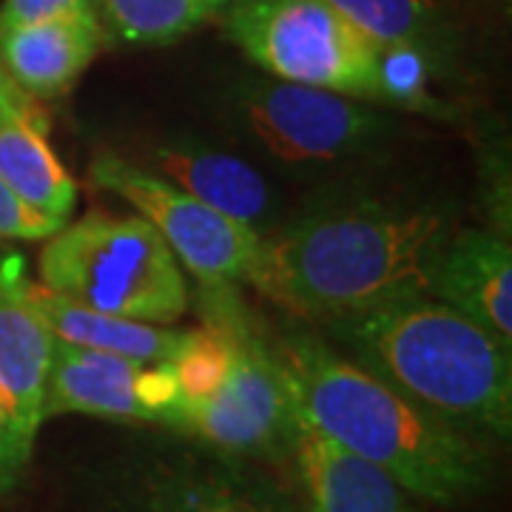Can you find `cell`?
Masks as SVG:
<instances>
[{"instance_id":"obj_1","label":"cell","mask_w":512,"mask_h":512,"mask_svg":"<svg viewBox=\"0 0 512 512\" xmlns=\"http://www.w3.org/2000/svg\"><path fill=\"white\" fill-rule=\"evenodd\" d=\"M447 234L433 208L365 202L322 211L262 237L245 282L296 316L336 325L430 296Z\"/></svg>"},{"instance_id":"obj_2","label":"cell","mask_w":512,"mask_h":512,"mask_svg":"<svg viewBox=\"0 0 512 512\" xmlns=\"http://www.w3.org/2000/svg\"><path fill=\"white\" fill-rule=\"evenodd\" d=\"M293 407L319 433L396 478L416 501L456 507L490 487L484 441L461 433L382 376L313 336L274 350Z\"/></svg>"},{"instance_id":"obj_3","label":"cell","mask_w":512,"mask_h":512,"mask_svg":"<svg viewBox=\"0 0 512 512\" xmlns=\"http://www.w3.org/2000/svg\"><path fill=\"white\" fill-rule=\"evenodd\" d=\"M359 362L478 441L512 433V348L433 296L330 325Z\"/></svg>"},{"instance_id":"obj_4","label":"cell","mask_w":512,"mask_h":512,"mask_svg":"<svg viewBox=\"0 0 512 512\" xmlns=\"http://www.w3.org/2000/svg\"><path fill=\"white\" fill-rule=\"evenodd\" d=\"M37 274L57 296L120 319L174 325L188 311L183 265L140 214L66 222L46 239Z\"/></svg>"},{"instance_id":"obj_5","label":"cell","mask_w":512,"mask_h":512,"mask_svg":"<svg viewBox=\"0 0 512 512\" xmlns=\"http://www.w3.org/2000/svg\"><path fill=\"white\" fill-rule=\"evenodd\" d=\"M222 23L276 80L387 103L382 49L325 0H234Z\"/></svg>"},{"instance_id":"obj_6","label":"cell","mask_w":512,"mask_h":512,"mask_svg":"<svg viewBox=\"0 0 512 512\" xmlns=\"http://www.w3.org/2000/svg\"><path fill=\"white\" fill-rule=\"evenodd\" d=\"M237 305L234 299L228 311L225 296L211 302L208 328L228 348L220 390L208 399H177L163 424L228 456H288L296 421L291 390L276 353L239 316Z\"/></svg>"},{"instance_id":"obj_7","label":"cell","mask_w":512,"mask_h":512,"mask_svg":"<svg viewBox=\"0 0 512 512\" xmlns=\"http://www.w3.org/2000/svg\"><path fill=\"white\" fill-rule=\"evenodd\" d=\"M89 180L106 194L126 200L165 239L171 254L202 285L245 282L262 234L208 208L165 177L137 168L117 154H100L89 165Z\"/></svg>"},{"instance_id":"obj_8","label":"cell","mask_w":512,"mask_h":512,"mask_svg":"<svg viewBox=\"0 0 512 512\" xmlns=\"http://www.w3.org/2000/svg\"><path fill=\"white\" fill-rule=\"evenodd\" d=\"M245 126L285 163H328L373 143L387 117L348 94L268 80L242 94Z\"/></svg>"},{"instance_id":"obj_9","label":"cell","mask_w":512,"mask_h":512,"mask_svg":"<svg viewBox=\"0 0 512 512\" xmlns=\"http://www.w3.org/2000/svg\"><path fill=\"white\" fill-rule=\"evenodd\" d=\"M18 262L0 265V495L18 487L46 424L55 336L20 291Z\"/></svg>"},{"instance_id":"obj_10","label":"cell","mask_w":512,"mask_h":512,"mask_svg":"<svg viewBox=\"0 0 512 512\" xmlns=\"http://www.w3.org/2000/svg\"><path fill=\"white\" fill-rule=\"evenodd\" d=\"M180 396L171 362H137L55 339L46 421L66 413L120 421H157Z\"/></svg>"},{"instance_id":"obj_11","label":"cell","mask_w":512,"mask_h":512,"mask_svg":"<svg viewBox=\"0 0 512 512\" xmlns=\"http://www.w3.org/2000/svg\"><path fill=\"white\" fill-rule=\"evenodd\" d=\"M288 456L302 512H416V498L376 464L345 450L296 413Z\"/></svg>"},{"instance_id":"obj_12","label":"cell","mask_w":512,"mask_h":512,"mask_svg":"<svg viewBox=\"0 0 512 512\" xmlns=\"http://www.w3.org/2000/svg\"><path fill=\"white\" fill-rule=\"evenodd\" d=\"M430 296L512 345V245L498 231L447 234L430 271Z\"/></svg>"},{"instance_id":"obj_13","label":"cell","mask_w":512,"mask_h":512,"mask_svg":"<svg viewBox=\"0 0 512 512\" xmlns=\"http://www.w3.org/2000/svg\"><path fill=\"white\" fill-rule=\"evenodd\" d=\"M106 32L97 9L0 32V60L35 100L63 94L100 55Z\"/></svg>"},{"instance_id":"obj_14","label":"cell","mask_w":512,"mask_h":512,"mask_svg":"<svg viewBox=\"0 0 512 512\" xmlns=\"http://www.w3.org/2000/svg\"><path fill=\"white\" fill-rule=\"evenodd\" d=\"M20 291L29 308L40 316V322L52 330L57 342L126 356L148 365L174 362L194 345L200 333V330H174L168 325H148V322L120 319V316L83 308L43 288L40 282H32L26 274L20 276Z\"/></svg>"},{"instance_id":"obj_15","label":"cell","mask_w":512,"mask_h":512,"mask_svg":"<svg viewBox=\"0 0 512 512\" xmlns=\"http://www.w3.org/2000/svg\"><path fill=\"white\" fill-rule=\"evenodd\" d=\"M140 512H302L268 481L197 461L160 464L143 481Z\"/></svg>"},{"instance_id":"obj_16","label":"cell","mask_w":512,"mask_h":512,"mask_svg":"<svg viewBox=\"0 0 512 512\" xmlns=\"http://www.w3.org/2000/svg\"><path fill=\"white\" fill-rule=\"evenodd\" d=\"M157 174L188 191L231 220L262 234V225L274 208V191L254 165L214 148L165 146L154 154Z\"/></svg>"},{"instance_id":"obj_17","label":"cell","mask_w":512,"mask_h":512,"mask_svg":"<svg viewBox=\"0 0 512 512\" xmlns=\"http://www.w3.org/2000/svg\"><path fill=\"white\" fill-rule=\"evenodd\" d=\"M0 180L40 214L69 222L77 183L49 146V131L0 114Z\"/></svg>"},{"instance_id":"obj_18","label":"cell","mask_w":512,"mask_h":512,"mask_svg":"<svg viewBox=\"0 0 512 512\" xmlns=\"http://www.w3.org/2000/svg\"><path fill=\"white\" fill-rule=\"evenodd\" d=\"M234 0H97L103 32L128 46H157L222 18Z\"/></svg>"},{"instance_id":"obj_19","label":"cell","mask_w":512,"mask_h":512,"mask_svg":"<svg viewBox=\"0 0 512 512\" xmlns=\"http://www.w3.org/2000/svg\"><path fill=\"white\" fill-rule=\"evenodd\" d=\"M379 49H421L436 40L433 0H325Z\"/></svg>"},{"instance_id":"obj_20","label":"cell","mask_w":512,"mask_h":512,"mask_svg":"<svg viewBox=\"0 0 512 512\" xmlns=\"http://www.w3.org/2000/svg\"><path fill=\"white\" fill-rule=\"evenodd\" d=\"M177 379V399H208L220 390L228 370V348L214 328L197 333L194 345L171 362Z\"/></svg>"},{"instance_id":"obj_21","label":"cell","mask_w":512,"mask_h":512,"mask_svg":"<svg viewBox=\"0 0 512 512\" xmlns=\"http://www.w3.org/2000/svg\"><path fill=\"white\" fill-rule=\"evenodd\" d=\"M63 225H66L63 220L40 214L32 205H26L9 185L0 180V242H6V239H23V242L49 239L55 237Z\"/></svg>"},{"instance_id":"obj_22","label":"cell","mask_w":512,"mask_h":512,"mask_svg":"<svg viewBox=\"0 0 512 512\" xmlns=\"http://www.w3.org/2000/svg\"><path fill=\"white\" fill-rule=\"evenodd\" d=\"M97 9V0H3L0 3V32L29 23L66 18Z\"/></svg>"},{"instance_id":"obj_23","label":"cell","mask_w":512,"mask_h":512,"mask_svg":"<svg viewBox=\"0 0 512 512\" xmlns=\"http://www.w3.org/2000/svg\"><path fill=\"white\" fill-rule=\"evenodd\" d=\"M0 114L20 120V123H29V126L40 128V131H49V117L46 111L37 106V100L26 89H20L15 83V77L6 72L3 60H0Z\"/></svg>"}]
</instances>
